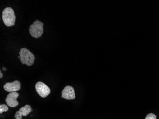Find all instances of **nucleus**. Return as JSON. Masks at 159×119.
Instances as JSON below:
<instances>
[{"instance_id": "1", "label": "nucleus", "mask_w": 159, "mask_h": 119, "mask_svg": "<svg viewBox=\"0 0 159 119\" xmlns=\"http://www.w3.org/2000/svg\"><path fill=\"white\" fill-rule=\"evenodd\" d=\"M2 18L3 23L7 27L14 25L16 21V16L14 11L11 7H7L2 11Z\"/></svg>"}, {"instance_id": "2", "label": "nucleus", "mask_w": 159, "mask_h": 119, "mask_svg": "<svg viewBox=\"0 0 159 119\" xmlns=\"http://www.w3.org/2000/svg\"><path fill=\"white\" fill-rule=\"evenodd\" d=\"M19 54L20 56V60L22 64H26L28 66H32L34 64V55L27 48H21Z\"/></svg>"}, {"instance_id": "3", "label": "nucleus", "mask_w": 159, "mask_h": 119, "mask_svg": "<svg viewBox=\"0 0 159 119\" xmlns=\"http://www.w3.org/2000/svg\"><path fill=\"white\" fill-rule=\"evenodd\" d=\"M43 23H42L40 21L37 20H36L29 28L30 35L35 38H38L42 36L43 33Z\"/></svg>"}, {"instance_id": "4", "label": "nucleus", "mask_w": 159, "mask_h": 119, "mask_svg": "<svg viewBox=\"0 0 159 119\" xmlns=\"http://www.w3.org/2000/svg\"><path fill=\"white\" fill-rule=\"evenodd\" d=\"M35 89L38 94L42 98H45L51 93V90L49 87L41 81H38L36 83Z\"/></svg>"}, {"instance_id": "5", "label": "nucleus", "mask_w": 159, "mask_h": 119, "mask_svg": "<svg viewBox=\"0 0 159 119\" xmlns=\"http://www.w3.org/2000/svg\"><path fill=\"white\" fill-rule=\"evenodd\" d=\"M19 94L17 92H11L9 93L6 97V101L8 106L11 107H16L19 105L17 99L18 98Z\"/></svg>"}, {"instance_id": "6", "label": "nucleus", "mask_w": 159, "mask_h": 119, "mask_svg": "<svg viewBox=\"0 0 159 119\" xmlns=\"http://www.w3.org/2000/svg\"><path fill=\"white\" fill-rule=\"evenodd\" d=\"M62 98L66 100H74L75 98V94L74 88L71 86H66L62 91Z\"/></svg>"}, {"instance_id": "7", "label": "nucleus", "mask_w": 159, "mask_h": 119, "mask_svg": "<svg viewBox=\"0 0 159 119\" xmlns=\"http://www.w3.org/2000/svg\"><path fill=\"white\" fill-rule=\"evenodd\" d=\"M21 84L18 80H15L12 83H7L3 86V88L6 92H16L20 90Z\"/></svg>"}, {"instance_id": "8", "label": "nucleus", "mask_w": 159, "mask_h": 119, "mask_svg": "<svg viewBox=\"0 0 159 119\" xmlns=\"http://www.w3.org/2000/svg\"><path fill=\"white\" fill-rule=\"evenodd\" d=\"M19 111L23 116H26L29 113H30L32 112V107L30 105L27 104L24 107H21Z\"/></svg>"}, {"instance_id": "9", "label": "nucleus", "mask_w": 159, "mask_h": 119, "mask_svg": "<svg viewBox=\"0 0 159 119\" xmlns=\"http://www.w3.org/2000/svg\"><path fill=\"white\" fill-rule=\"evenodd\" d=\"M8 110V107L5 104H1L0 105V113L2 114V112H7Z\"/></svg>"}, {"instance_id": "10", "label": "nucleus", "mask_w": 159, "mask_h": 119, "mask_svg": "<svg viewBox=\"0 0 159 119\" xmlns=\"http://www.w3.org/2000/svg\"><path fill=\"white\" fill-rule=\"evenodd\" d=\"M145 119H156V115L153 113H151L146 115Z\"/></svg>"}, {"instance_id": "11", "label": "nucleus", "mask_w": 159, "mask_h": 119, "mask_svg": "<svg viewBox=\"0 0 159 119\" xmlns=\"http://www.w3.org/2000/svg\"><path fill=\"white\" fill-rule=\"evenodd\" d=\"M14 117L15 118V119H22L23 115H21L19 111H17L16 112L15 115H14Z\"/></svg>"}, {"instance_id": "12", "label": "nucleus", "mask_w": 159, "mask_h": 119, "mask_svg": "<svg viewBox=\"0 0 159 119\" xmlns=\"http://www.w3.org/2000/svg\"><path fill=\"white\" fill-rule=\"evenodd\" d=\"M3 74L2 73L1 71H0V78H2L3 77Z\"/></svg>"}, {"instance_id": "13", "label": "nucleus", "mask_w": 159, "mask_h": 119, "mask_svg": "<svg viewBox=\"0 0 159 119\" xmlns=\"http://www.w3.org/2000/svg\"><path fill=\"white\" fill-rule=\"evenodd\" d=\"M2 69H3V71H5V70H6V68L3 67V68H2Z\"/></svg>"}, {"instance_id": "14", "label": "nucleus", "mask_w": 159, "mask_h": 119, "mask_svg": "<svg viewBox=\"0 0 159 119\" xmlns=\"http://www.w3.org/2000/svg\"><path fill=\"white\" fill-rule=\"evenodd\" d=\"M18 59H20V55L18 56Z\"/></svg>"}]
</instances>
